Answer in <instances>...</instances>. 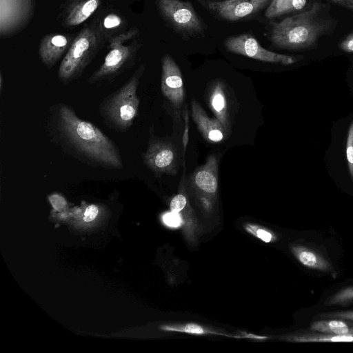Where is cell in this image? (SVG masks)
<instances>
[{"label":"cell","mask_w":353,"mask_h":353,"mask_svg":"<svg viewBox=\"0 0 353 353\" xmlns=\"http://www.w3.org/2000/svg\"><path fill=\"white\" fill-rule=\"evenodd\" d=\"M161 88L163 95L176 109H180L185 99V89L181 70L169 54L161 60Z\"/></svg>","instance_id":"cell-11"},{"label":"cell","mask_w":353,"mask_h":353,"mask_svg":"<svg viewBox=\"0 0 353 353\" xmlns=\"http://www.w3.org/2000/svg\"><path fill=\"white\" fill-rule=\"evenodd\" d=\"M223 83L217 81L210 88L208 103L212 111L229 133L230 121L229 108Z\"/></svg>","instance_id":"cell-16"},{"label":"cell","mask_w":353,"mask_h":353,"mask_svg":"<svg viewBox=\"0 0 353 353\" xmlns=\"http://www.w3.org/2000/svg\"><path fill=\"white\" fill-rule=\"evenodd\" d=\"M161 329L166 331H175V332H182L190 334H201L205 333V330L203 328L199 325L190 323L185 325H179V326H163Z\"/></svg>","instance_id":"cell-24"},{"label":"cell","mask_w":353,"mask_h":353,"mask_svg":"<svg viewBox=\"0 0 353 353\" xmlns=\"http://www.w3.org/2000/svg\"><path fill=\"white\" fill-rule=\"evenodd\" d=\"M292 341L298 343L353 342V334H333L325 333H306L292 336Z\"/></svg>","instance_id":"cell-21"},{"label":"cell","mask_w":353,"mask_h":353,"mask_svg":"<svg viewBox=\"0 0 353 353\" xmlns=\"http://www.w3.org/2000/svg\"><path fill=\"white\" fill-rule=\"evenodd\" d=\"M163 221L165 224L170 227H177L181 222V216L179 212H172L166 213L163 216Z\"/></svg>","instance_id":"cell-27"},{"label":"cell","mask_w":353,"mask_h":353,"mask_svg":"<svg viewBox=\"0 0 353 353\" xmlns=\"http://www.w3.org/2000/svg\"><path fill=\"white\" fill-rule=\"evenodd\" d=\"M336 4L353 10V0H329Z\"/></svg>","instance_id":"cell-33"},{"label":"cell","mask_w":353,"mask_h":353,"mask_svg":"<svg viewBox=\"0 0 353 353\" xmlns=\"http://www.w3.org/2000/svg\"><path fill=\"white\" fill-rule=\"evenodd\" d=\"M252 233L266 243H268L272 240V234L266 230L258 229L255 232H254Z\"/></svg>","instance_id":"cell-31"},{"label":"cell","mask_w":353,"mask_h":353,"mask_svg":"<svg viewBox=\"0 0 353 353\" xmlns=\"http://www.w3.org/2000/svg\"><path fill=\"white\" fill-rule=\"evenodd\" d=\"M192 117L203 137L211 143H219L228 134L225 128L217 119L210 118L199 103L192 100Z\"/></svg>","instance_id":"cell-15"},{"label":"cell","mask_w":353,"mask_h":353,"mask_svg":"<svg viewBox=\"0 0 353 353\" xmlns=\"http://www.w3.org/2000/svg\"><path fill=\"white\" fill-rule=\"evenodd\" d=\"M323 4L314 1L307 10L272 23L270 39L276 46L305 50L330 32L334 21L323 14Z\"/></svg>","instance_id":"cell-2"},{"label":"cell","mask_w":353,"mask_h":353,"mask_svg":"<svg viewBox=\"0 0 353 353\" xmlns=\"http://www.w3.org/2000/svg\"><path fill=\"white\" fill-rule=\"evenodd\" d=\"M145 69L142 64L122 87L106 97L100 105V113L109 128L128 130L137 116L139 99L137 88Z\"/></svg>","instance_id":"cell-3"},{"label":"cell","mask_w":353,"mask_h":353,"mask_svg":"<svg viewBox=\"0 0 353 353\" xmlns=\"http://www.w3.org/2000/svg\"><path fill=\"white\" fill-rule=\"evenodd\" d=\"M185 131L183 136V151L185 152L187 144L188 142L189 135H188V112H185Z\"/></svg>","instance_id":"cell-32"},{"label":"cell","mask_w":353,"mask_h":353,"mask_svg":"<svg viewBox=\"0 0 353 353\" xmlns=\"http://www.w3.org/2000/svg\"><path fill=\"white\" fill-rule=\"evenodd\" d=\"M139 30L132 28L110 41V50L103 62L88 78L89 83L114 79L123 70L131 68L141 43L137 39Z\"/></svg>","instance_id":"cell-5"},{"label":"cell","mask_w":353,"mask_h":353,"mask_svg":"<svg viewBox=\"0 0 353 353\" xmlns=\"http://www.w3.org/2000/svg\"><path fill=\"white\" fill-rule=\"evenodd\" d=\"M307 0H271L265 12L266 18L272 19L303 10Z\"/></svg>","instance_id":"cell-19"},{"label":"cell","mask_w":353,"mask_h":353,"mask_svg":"<svg viewBox=\"0 0 353 353\" xmlns=\"http://www.w3.org/2000/svg\"><path fill=\"white\" fill-rule=\"evenodd\" d=\"M35 0H0V34L12 36L21 30L33 17Z\"/></svg>","instance_id":"cell-8"},{"label":"cell","mask_w":353,"mask_h":353,"mask_svg":"<svg viewBox=\"0 0 353 353\" xmlns=\"http://www.w3.org/2000/svg\"><path fill=\"white\" fill-rule=\"evenodd\" d=\"M156 5L163 20L179 34L196 36L204 33V23L191 2L156 0Z\"/></svg>","instance_id":"cell-6"},{"label":"cell","mask_w":353,"mask_h":353,"mask_svg":"<svg viewBox=\"0 0 353 353\" xmlns=\"http://www.w3.org/2000/svg\"><path fill=\"white\" fill-rule=\"evenodd\" d=\"M105 39L94 23L85 26L74 37L58 70L60 81L78 79L102 48Z\"/></svg>","instance_id":"cell-4"},{"label":"cell","mask_w":353,"mask_h":353,"mask_svg":"<svg viewBox=\"0 0 353 353\" xmlns=\"http://www.w3.org/2000/svg\"><path fill=\"white\" fill-rule=\"evenodd\" d=\"M57 116L62 139L79 155L103 168H123L117 145L97 126L79 118L68 105H59Z\"/></svg>","instance_id":"cell-1"},{"label":"cell","mask_w":353,"mask_h":353,"mask_svg":"<svg viewBox=\"0 0 353 353\" xmlns=\"http://www.w3.org/2000/svg\"><path fill=\"white\" fill-rule=\"evenodd\" d=\"M353 302V285L340 290L329 296L324 302L325 305H345Z\"/></svg>","instance_id":"cell-22"},{"label":"cell","mask_w":353,"mask_h":353,"mask_svg":"<svg viewBox=\"0 0 353 353\" xmlns=\"http://www.w3.org/2000/svg\"><path fill=\"white\" fill-rule=\"evenodd\" d=\"M318 316L324 318L353 321V310L327 312L319 314Z\"/></svg>","instance_id":"cell-28"},{"label":"cell","mask_w":353,"mask_h":353,"mask_svg":"<svg viewBox=\"0 0 353 353\" xmlns=\"http://www.w3.org/2000/svg\"><path fill=\"white\" fill-rule=\"evenodd\" d=\"M219 160L214 155L208 157L205 163L196 168L186 182L199 195L201 204L206 209L212 205L219 187Z\"/></svg>","instance_id":"cell-9"},{"label":"cell","mask_w":353,"mask_h":353,"mask_svg":"<svg viewBox=\"0 0 353 353\" xmlns=\"http://www.w3.org/2000/svg\"><path fill=\"white\" fill-rule=\"evenodd\" d=\"M105 40L110 41L113 37L119 34L120 31L126 27L127 23L124 18L118 13L110 12L94 22Z\"/></svg>","instance_id":"cell-18"},{"label":"cell","mask_w":353,"mask_h":353,"mask_svg":"<svg viewBox=\"0 0 353 353\" xmlns=\"http://www.w3.org/2000/svg\"><path fill=\"white\" fill-rule=\"evenodd\" d=\"M212 1H224V0H212Z\"/></svg>","instance_id":"cell-35"},{"label":"cell","mask_w":353,"mask_h":353,"mask_svg":"<svg viewBox=\"0 0 353 353\" xmlns=\"http://www.w3.org/2000/svg\"><path fill=\"white\" fill-rule=\"evenodd\" d=\"M340 49L347 53L353 52V32L347 35L339 43Z\"/></svg>","instance_id":"cell-30"},{"label":"cell","mask_w":353,"mask_h":353,"mask_svg":"<svg viewBox=\"0 0 353 353\" xmlns=\"http://www.w3.org/2000/svg\"><path fill=\"white\" fill-rule=\"evenodd\" d=\"M3 83V76H2V74L1 73L0 74V90H1H1H2V84Z\"/></svg>","instance_id":"cell-34"},{"label":"cell","mask_w":353,"mask_h":353,"mask_svg":"<svg viewBox=\"0 0 353 353\" xmlns=\"http://www.w3.org/2000/svg\"><path fill=\"white\" fill-rule=\"evenodd\" d=\"M292 251L297 260L305 267L321 271L331 270V265L324 257L307 247L293 246Z\"/></svg>","instance_id":"cell-17"},{"label":"cell","mask_w":353,"mask_h":353,"mask_svg":"<svg viewBox=\"0 0 353 353\" xmlns=\"http://www.w3.org/2000/svg\"><path fill=\"white\" fill-rule=\"evenodd\" d=\"M99 209L98 206L94 204L88 205L84 211L83 220L85 222H90L93 221L98 215Z\"/></svg>","instance_id":"cell-29"},{"label":"cell","mask_w":353,"mask_h":353,"mask_svg":"<svg viewBox=\"0 0 353 353\" xmlns=\"http://www.w3.org/2000/svg\"><path fill=\"white\" fill-rule=\"evenodd\" d=\"M271 0L210 1L208 8L220 18L236 21L256 14Z\"/></svg>","instance_id":"cell-12"},{"label":"cell","mask_w":353,"mask_h":353,"mask_svg":"<svg viewBox=\"0 0 353 353\" xmlns=\"http://www.w3.org/2000/svg\"><path fill=\"white\" fill-rule=\"evenodd\" d=\"M74 36L59 33H49L40 41L39 56L41 62L48 68H52L67 52Z\"/></svg>","instance_id":"cell-14"},{"label":"cell","mask_w":353,"mask_h":353,"mask_svg":"<svg viewBox=\"0 0 353 353\" xmlns=\"http://www.w3.org/2000/svg\"><path fill=\"white\" fill-rule=\"evenodd\" d=\"M345 157L349 174L353 181V121L350 123L346 138Z\"/></svg>","instance_id":"cell-23"},{"label":"cell","mask_w":353,"mask_h":353,"mask_svg":"<svg viewBox=\"0 0 353 353\" xmlns=\"http://www.w3.org/2000/svg\"><path fill=\"white\" fill-rule=\"evenodd\" d=\"M227 51L267 63L292 65L300 60L299 57L276 53L263 48L250 34L228 37L224 41Z\"/></svg>","instance_id":"cell-7"},{"label":"cell","mask_w":353,"mask_h":353,"mask_svg":"<svg viewBox=\"0 0 353 353\" xmlns=\"http://www.w3.org/2000/svg\"><path fill=\"white\" fill-rule=\"evenodd\" d=\"M144 163L156 175L176 174L177 172V153L170 142L161 139L150 141L143 154Z\"/></svg>","instance_id":"cell-10"},{"label":"cell","mask_w":353,"mask_h":353,"mask_svg":"<svg viewBox=\"0 0 353 353\" xmlns=\"http://www.w3.org/2000/svg\"><path fill=\"white\" fill-rule=\"evenodd\" d=\"M101 0H65L59 21L65 28H74L87 21L99 8Z\"/></svg>","instance_id":"cell-13"},{"label":"cell","mask_w":353,"mask_h":353,"mask_svg":"<svg viewBox=\"0 0 353 353\" xmlns=\"http://www.w3.org/2000/svg\"><path fill=\"white\" fill-rule=\"evenodd\" d=\"M187 198L183 192H180L174 196L170 202V210L172 212H180L187 205Z\"/></svg>","instance_id":"cell-25"},{"label":"cell","mask_w":353,"mask_h":353,"mask_svg":"<svg viewBox=\"0 0 353 353\" xmlns=\"http://www.w3.org/2000/svg\"><path fill=\"white\" fill-rule=\"evenodd\" d=\"M48 200L54 210L61 212L67 207L65 199L60 194L53 193L48 196Z\"/></svg>","instance_id":"cell-26"},{"label":"cell","mask_w":353,"mask_h":353,"mask_svg":"<svg viewBox=\"0 0 353 353\" xmlns=\"http://www.w3.org/2000/svg\"><path fill=\"white\" fill-rule=\"evenodd\" d=\"M310 330L325 334H353V324L347 323L341 320V319L318 320L314 321L311 323Z\"/></svg>","instance_id":"cell-20"}]
</instances>
